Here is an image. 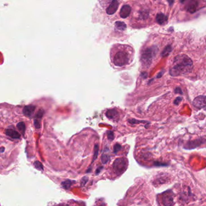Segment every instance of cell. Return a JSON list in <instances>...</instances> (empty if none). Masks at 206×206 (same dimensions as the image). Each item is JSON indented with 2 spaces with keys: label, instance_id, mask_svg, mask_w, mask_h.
<instances>
[{
  "label": "cell",
  "instance_id": "cell-19",
  "mask_svg": "<svg viewBox=\"0 0 206 206\" xmlns=\"http://www.w3.org/2000/svg\"><path fill=\"white\" fill-rule=\"evenodd\" d=\"M110 160V157L107 154H103L101 156V162L103 164H106Z\"/></svg>",
  "mask_w": 206,
  "mask_h": 206
},
{
  "label": "cell",
  "instance_id": "cell-34",
  "mask_svg": "<svg viewBox=\"0 0 206 206\" xmlns=\"http://www.w3.org/2000/svg\"><path fill=\"white\" fill-rule=\"evenodd\" d=\"M56 206H67V205L66 204H59V205H57Z\"/></svg>",
  "mask_w": 206,
  "mask_h": 206
},
{
  "label": "cell",
  "instance_id": "cell-3",
  "mask_svg": "<svg viewBox=\"0 0 206 206\" xmlns=\"http://www.w3.org/2000/svg\"><path fill=\"white\" fill-rule=\"evenodd\" d=\"M113 62L115 66L119 67L126 65L130 62L129 54L125 51L120 50L115 54L113 59Z\"/></svg>",
  "mask_w": 206,
  "mask_h": 206
},
{
  "label": "cell",
  "instance_id": "cell-26",
  "mask_svg": "<svg viewBox=\"0 0 206 206\" xmlns=\"http://www.w3.org/2000/svg\"><path fill=\"white\" fill-rule=\"evenodd\" d=\"M182 101V98L181 97H177L176 99H175L174 100V104H176V105H178L179 104V103Z\"/></svg>",
  "mask_w": 206,
  "mask_h": 206
},
{
  "label": "cell",
  "instance_id": "cell-21",
  "mask_svg": "<svg viewBox=\"0 0 206 206\" xmlns=\"http://www.w3.org/2000/svg\"><path fill=\"white\" fill-rule=\"evenodd\" d=\"M43 113H44L43 110L40 109L38 111V112L37 113V114L36 115V116H35V119H41L43 115Z\"/></svg>",
  "mask_w": 206,
  "mask_h": 206
},
{
  "label": "cell",
  "instance_id": "cell-20",
  "mask_svg": "<svg viewBox=\"0 0 206 206\" xmlns=\"http://www.w3.org/2000/svg\"><path fill=\"white\" fill-rule=\"evenodd\" d=\"M100 4H101L103 7H105L107 5L109 4V3H111L113 0H99Z\"/></svg>",
  "mask_w": 206,
  "mask_h": 206
},
{
  "label": "cell",
  "instance_id": "cell-25",
  "mask_svg": "<svg viewBox=\"0 0 206 206\" xmlns=\"http://www.w3.org/2000/svg\"><path fill=\"white\" fill-rule=\"evenodd\" d=\"M34 125L35 127L36 128H41V123H40L39 120H38V119H35L34 120Z\"/></svg>",
  "mask_w": 206,
  "mask_h": 206
},
{
  "label": "cell",
  "instance_id": "cell-8",
  "mask_svg": "<svg viewBox=\"0 0 206 206\" xmlns=\"http://www.w3.org/2000/svg\"><path fill=\"white\" fill-rule=\"evenodd\" d=\"M119 7V3L117 0H113L112 2L109 4V7L106 9V12L108 14H113L116 12Z\"/></svg>",
  "mask_w": 206,
  "mask_h": 206
},
{
  "label": "cell",
  "instance_id": "cell-2",
  "mask_svg": "<svg viewBox=\"0 0 206 206\" xmlns=\"http://www.w3.org/2000/svg\"><path fill=\"white\" fill-rule=\"evenodd\" d=\"M158 51V48L155 46L151 47L144 49L140 57V61L143 66L147 68L149 67L151 64L153 60L157 55Z\"/></svg>",
  "mask_w": 206,
  "mask_h": 206
},
{
  "label": "cell",
  "instance_id": "cell-23",
  "mask_svg": "<svg viewBox=\"0 0 206 206\" xmlns=\"http://www.w3.org/2000/svg\"><path fill=\"white\" fill-rule=\"evenodd\" d=\"M120 149H121V146H120V145H119V143H116V144H115L114 146L113 151L115 153H116Z\"/></svg>",
  "mask_w": 206,
  "mask_h": 206
},
{
  "label": "cell",
  "instance_id": "cell-14",
  "mask_svg": "<svg viewBox=\"0 0 206 206\" xmlns=\"http://www.w3.org/2000/svg\"><path fill=\"white\" fill-rule=\"evenodd\" d=\"M75 183V181L71 180H66L62 182V186L64 189H68Z\"/></svg>",
  "mask_w": 206,
  "mask_h": 206
},
{
  "label": "cell",
  "instance_id": "cell-7",
  "mask_svg": "<svg viewBox=\"0 0 206 206\" xmlns=\"http://www.w3.org/2000/svg\"><path fill=\"white\" fill-rule=\"evenodd\" d=\"M198 7V2L197 0H190L188 4L186 6V11L190 13H193L197 11Z\"/></svg>",
  "mask_w": 206,
  "mask_h": 206
},
{
  "label": "cell",
  "instance_id": "cell-28",
  "mask_svg": "<svg viewBox=\"0 0 206 206\" xmlns=\"http://www.w3.org/2000/svg\"><path fill=\"white\" fill-rule=\"evenodd\" d=\"M175 92L176 93H180V94H183L182 89H181L180 88H177L176 89H175Z\"/></svg>",
  "mask_w": 206,
  "mask_h": 206
},
{
  "label": "cell",
  "instance_id": "cell-30",
  "mask_svg": "<svg viewBox=\"0 0 206 206\" xmlns=\"http://www.w3.org/2000/svg\"><path fill=\"white\" fill-rule=\"evenodd\" d=\"M174 1H175V0H168V3H169L170 6H172V4H174Z\"/></svg>",
  "mask_w": 206,
  "mask_h": 206
},
{
  "label": "cell",
  "instance_id": "cell-31",
  "mask_svg": "<svg viewBox=\"0 0 206 206\" xmlns=\"http://www.w3.org/2000/svg\"><path fill=\"white\" fill-rule=\"evenodd\" d=\"M142 76H144L143 78H147V72H142Z\"/></svg>",
  "mask_w": 206,
  "mask_h": 206
},
{
  "label": "cell",
  "instance_id": "cell-5",
  "mask_svg": "<svg viewBox=\"0 0 206 206\" xmlns=\"http://www.w3.org/2000/svg\"><path fill=\"white\" fill-rule=\"evenodd\" d=\"M175 195L172 190H169L162 195V203L165 206H172L174 204Z\"/></svg>",
  "mask_w": 206,
  "mask_h": 206
},
{
  "label": "cell",
  "instance_id": "cell-24",
  "mask_svg": "<svg viewBox=\"0 0 206 206\" xmlns=\"http://www.w3.org/2000/svg\"><path fill=\"white\" fill-rule=\"evenodd\" d=\"M107 136L108 139L110 140H112L114 139V133L112 131H109L107 132Z\"/></svg>",
  "mask_w": 206,
  "mask_h": 206
},
{
  "label": "cell",
  "instance_id": "cell-12",
  "mask_svg": "<svg viewBox=\"0 0 206 206\" xmlns=\"http://www.w3.org/2000/svg\"><path fill=\"white\" fill-rule=\"evenodd\" d=\"M168 16L162 13H158L156 16V21L159 25H164L168 22Z\"/></svg>",
  "mask_w": 206,
  "mask_h": 206
},
{
  "label": "cell",
  "instance_id": "cell-17",
  "mask_svg": "<svg viewBox=\"0 0 206 206\" xmlns=\"http://www.w3.org/2000/svg\"><path fill=\"white\" fill-rule=\"evenodd\" d=\"M17 128H18L19 131L24 135L25 133V130H26V124H25V123L24 122H19L17 124Z\"/></svg>",
  "mask_w": 206,
  "mask_h": 206
},
{
  "label": "cell",
  "instance_id": "cell-32",
  "mask_svg": "<svg viewBox=\"0 0 206 206\" xmlns=\"http://www.w3.org/2000/svg\"><path fill=\"white\" fill-rule=\"evenodd\" d=\"M163 71H162V72H160L159 74V75H157V78H160V77H161L162 76V75H163Z\"/></svg>",
  "mask_w": 206,
  "mask_h": 206
},
{
  "label": "cell",
  "instance_id": "cell-6",
  "mask_svg": "<svg viewBox=\"0 0 206 206\" xmlns=\"http://www.w3.org/2000/svg\"><path fill=\"white\" fill-rule=\"evenodd\" d=\"M193 106L198 108L206 110V96L200 95L196 97L192 102Z\"/></svg>",
  "mask_w": 206,
  "mask_h": 206
},
{
  "label": "cell",
  "instance_id": "cell-11",
  "mask_svg": "<svg viewBox=\"0 0 206 206\" xmlns=\"http://www.w3.org/2000/svg\"><path fill=\"white\" fill-rule=\"evenodd\" d=\"M35 109H36V107H35L34 105H27V106L24 107L23 109V113L26 116L32 117L34 112Z\"/></svg>",
  "mask_w": 206,
  "mask_h": 206
},
{
  "label": "cell",
  "instance_id": "cell-9",
  "mask_svg": "<svg viewBox=\"0 0 206 206\" xmlns=\"http://www.w3.org/2000/svg\"><path fill=\"white\" fill-rule=\"evenodd\" d=\"M132 11V8L129 5H124L120 11V16L122 18H127Z\"/></svg>",
  "mask_w": 206,
  "mask_h": 206
},
{
  "label": "cell",
  "instance_id": "cell-27",
  "mask_svg": "<svg viewBox=\"0 0 206 206\" xmlns=\"http://www.w3.org/2000/svg\"><path fill=\"white\" fill-rule=\"evenodd\" d=\"M128 121L132 124H137V123H140V122H142L143 121H139V120H136L135 119H132V120H128Z\"/></svg>",
  "mask_w": 206,
  "mask_h": 206
},
{
  "label": "cell",
  "instance_id": "cell-4",
  "mask_svg": "<svg viewBox=\"0 0 206 206\" xmlns=\"http://www.w3.org/2000/svg\"><path fill=\"white\" fill-rule=\"evenodd\" d=\"M128 166L127 160L123 157L116 159L113 164V168L118 175L123 174L126 170Z\"/></svg>",
  "mask_w": 206,
  "mask_h": 206
},
{
  "label": "cell",
  "instance_id": "cell-33",
  "mask_svg": "<svg viewBox=\"0 0 206 206\" xmlns=\"http://www.w3.org/2000/svg\"><path fill=\"white\" fill-rule=\"evenodd\" d=\"M187 1V0H180V3H182V4H183V3H184L186 1Z\"/></svg>",
  "mask_w": 206,
  "mask_h": 206
},
{
  "label": "cell",
  "instance_id": "cell-10",
  "mask_svg": "<svg viewBox=\"0 0 206 206\" xmlns=\"http://www.w3.org/2000/svg\"><path fill=\"white\" fill-rule=\"evenodd\" d=\"M105 116L109 119L118 120L119 119L118 112L115 109H109L105 113Z\"/></svg>",
  "mask_w": 206,
  "mask_h": 206
},
{
  "label": "cell",
  "instance_id": "cell-35",
  "mask_svg": "<svg viewBox=\"0 0 206 206\" xmlns=\"http://www.w3.org/2000/svg\"><path fill=\"white\" fill-rule=\"evenodd\" d=\"M0 151H1V153H3V152L4 151V148L2 147V148H0Z\"/></svg>",
  "mask_w": 206,
  "mask_h": 206
},
{
  "label": "cell",
  "instance_id": "cell-13",
  "mask_svg": "<svg viewBox=\"0 0 206 206\" xmlns=\"http://www.w3.org/2000/svg\"><path fill=\"white\" fill-rule=\"evenodd\" d=\"M5 133L8 136L11 137L13 139H18L20 138V134L16 132V130H13V129H7L5 132Z\"/></svg>",
  "mask_w": 206,
  "mask_h": 206
},
{
  "label": "cell",
  "instance_id": "cell-36",
  "mask_svg": "<svg viewBox=\"0 0 206 206\" xmlns=\"http://www.w3.org/2000/svg\"><path fill=\"white\" fill-rule=\"evenodd\" d=\"M99 206H104V205H99Z\"/></svg>",
  "mask_w": 206,
  "mask_h": 206
},
{
  "label": "cell",
  "instance_id": "cell-16",
  "mask_svg": "<svg viewBox=\"0 0 206 206\" xmlns=\"http://www.w3.org/2000/svg\"><path fill=\"white\" fill-rule=\"evenodd\" d=\"M115 27L119 30H125L127 28V26L124 22H120V21H117L115 22Z\"/></svg>",
  "mask_w": 206,
  "mask_h": 206
},
{
  "label": "cell",
  "instance_id": "cell-15",
  "mask_svg": "<svg viewBox=\"0 0 206 206\" xmlns=\"http://www.w3.org/2000/svg\"><path fill=\"white\" fill-rule=\"evenodd\" d=\"M172 50V48L170 45H168V46L166 47L163 50V51L161 54L162 57H167L168 56H169V54L171 53Z\"/></svg>",
  "mask_w": 206,
  "mask_h": 206
},
{
  "label": "cell",
  "instance_id": "cell-18",
  "mask_svg": "<svg viewBox=\"0 0 206 206\" xmlns=\"http://www.w3.org/2000/svg\"><path fill=\"white\" fill-rule=\"evenodd\" d=\"M98 151H99L98 145L96 144V145H95V147H94V154H93V157L92 162H94L95 160L97 159V158L98 157Z\"/></svg>",
  "mask_w": 206,
  "mask_h": 206
},
{
  "label": "cell",
  "instance_id": "cell-22",
  "mask_svg": "<svg viewBox=\"0 0 206 206\" xmlns=\"http://www.w3.org/2000/svg\"><path fill=\"white\" fill-rule=\"evenodd\" d=\"M34 165L35 166V167H36L38 169L41 170H42L43 169V165H42V164L41 162H39L38 161H36V162H34Z\"/></svg>",
  "mask_w": 206,
  "mask_h": 206
},
{
  "label": "cell",
  "instance_id": "cell-29",
  "mask_svg": "<svg viewBox=\"0 0 206 206\" xmlns=\"http://www.w3.org/2000/svg\"><path fill=\"white\" fill-rule=\"evenodd\" d=\"M102 169H103V167H101L98 168L96 170V172H95V173H96V174L97 175V174H98L100 172H101V170H102Z\"/></svg>",
  "mask_w": 206,
  "mask_h": 206
},
{
  "label": "cell",
  "instance_id": "cell-1",
  "mask_svg": "<svg viewBox=\"0 0 206 206\" xmlns=\"http://www.w3.org/2000/svg\"><path fill=\"white\" fill-rule=\"evenodd\" d=\"M192 69V59L186 54H179L174 58L172 66L169 69V74L173 77L180 76L190 72Z\"/></svg>",
  "mask_w": 206,
  "mask_h": 206
}]
</instances>
